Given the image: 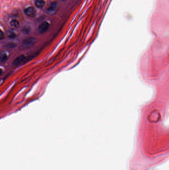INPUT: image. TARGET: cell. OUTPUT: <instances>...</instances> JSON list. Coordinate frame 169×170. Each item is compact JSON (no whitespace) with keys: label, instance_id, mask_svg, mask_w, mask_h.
Wrapping results in <instances>:
<instances>
[{"label":"cell","instance_id":"obj_1","mask_svg":"<svg viewBox=\"0 0 169 170\" xmlns=\"http://www.w3.org/2000/svg\"><path fill=\"white\" fill-rule=\"evenodd\" d=\"M36 38L33 37H29L24 39L22 45L20 46V50H26L33 46L35 43Z\"/></svg>","mask_w":169,"mask_h":170},{"label":"cell","instance_id":"obj_2","mask_svg":"<svg viewBox=\"0 0 169 170\" xmlns=\"http://www.w3.org/2000/svg\"><path fill=\"white\" fill-rule=\"evenodd\" d=\"M59 8V5L57 3L53 2L51 3L47 9V12L50 14H53L55 13Z\"/></svg>","mask_w":169,"mask_h":170},{"label":"cell","instance_id":"obj_3","mask_svg":"<svg viewBox=\"0 0 169 170\" xmlns=\"http://www.w3.org/2000/svg\"><path fill=\"white\" fill-rule=\"evenodd\" d=\"M49 26H50V24L48 22H44L39 26L38 31L41 34L44 33L48 31V29L49 28Z\"/></svg>","mask_w":169,"mask_h":170},{"label":"cell","instance_id":"obj_4","mask_svg":"<svg viewBox=\"0 0 169 170\" xmlns=\"http://www.w3.org/2000/svg\"><path fill=\"white\" fill-rule=\"evenodd\" d=\"M26 57L24 55H21L18 56L13 63V65L14 66H17L22 63H23Z\"/></svg>","mask_w":169,"mask_h":170},{"label":"cell","instance_id":"obj_5","mask_svg":"<svg viewBox=\"0 0 169 170\" xmlns=\"http://www.w3.org/2000/svg\"><path fill=\"white\" fill-rule=\"evenodd\" d=\"M24 12L27 16L30 17L34 16L36 14L35 8L32 7H30L25 8L24 10Z\"/></svg>","mask_w":169,"mask_h":170},{"label":"cell","instance_id":"obj_6","mask_svg":"<svg viewBox=\"0 0 169 170\" xmlns=\"http://www.w3.org/2000/svg\"><path fill=\"white\" fill-rule=\"evenodd\" d=\"M8 55L6 52H3L0 53V62H5L8 59Z\"/></svg>","mask_w":169,"mask_h":170},{"label":"cell","instance_id":"obj_7","mask_svg":"<svg viewBox=\"0 0 169 170\" xmlns=\"http://www.w3.org/2000/svg\"><path fill=\"white\" fill-rule=\"evenodd\" d=\"M45 4V2L44 0H36L35 1V5L38 8H42Z\"/></svg>","mask_w":169,"mask_h":170},{"label":"cell","instance_id":"obj_8","mask_svg":"<svg viewBox=\"0 0 169 170\" xmlns=\"http://www.w3.org/2000/svg\"><path fill=\"white\" fill-rule=\"evenodd\" d=\"M10 24L12 26L14 27L15 28H18L19 26V22L16 19H13L12 21L10 23Z\"/></svg>","mask_w":169,"mask_h":170},{"label":"cell","instance_id":"obj_9","mask_svg":"<svg viewBox=\"0 0 169 170\" xmlns=\"http://www.w3.org/2000/svg\"><path fill=\"white\" fill-rule=\"evenodd\" d=\"M22 32L24 34H28L30 32V29L29 27H24L22 30Z\"/></svg>","mask_w":169,"mask_h":170},{"label":"cell","instance_id":"obj_10","mask_svg":"<svg viewBox=\"0 0 169 170\" xmlns=\"http://www.w3.org/2000/svg\"><path fill=\"white\" fill-rule=\"evenodd\" d=\"M8 36L10 38H14L16 37V34L13 32H8Z\"/></svg>","mask_w":169,"mask_h":170},{"label":"cell","instance_id":"obj_11","mask_svg":"<svg viewBox=\"0 0 169 170\" xmlns=\"http://www.w3.org/2000/svg\"><path fill=\"white\" fill-rule=\"evenodd\" d=\"M6 47L8 48H13L15 47L16 44L14 43H8L7 44L5 45Z\"/></svg>","mask_w":169,"mask_h":170},{"label":"cell","instance_id":"obj_12","mask_svg":"<svg viewBox=\"0 0 169 170\" xmlns=\"http://www.w3.org/2000/svg\"><path fill=\"white\" fill-rule=\"evenodd\" d=\"M5 37V34L1 29H0V40H2Z\"/></svg>","mask_w":169,"mask_h":170},{"label":"cell","instance_id":"obj_13","mask_svg":"<svg viewBox=\"0 0 169 170\" xmlns=\"http://www.w3.org/2000/svg\"><path fill=\"white\" fill-rule=\"evenodd\" d=\"M3 72V70H2L1 68H0V76H1V75H2Z\"/></svg>","mask_w":169,"mask_h":170},{"label":"cell","instance_id":"obj_14","mask_svg":"<svg viewBox=\"0 0 169 170\" xmlns=\"http://www.w3.org/2000/svg\"><path fill=\"white\" fill-rule=\"evenodd\" d=\"M61 1H65V0H61Z\"/></svg>","mask_w":169,"mask_h":170}]
</instances>
